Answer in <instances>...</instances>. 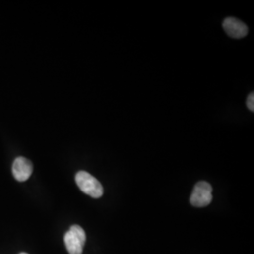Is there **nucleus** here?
<instances>
[{"instance_id": "nucleus-1", "label": "nucleus", "mask_w": 254, "mask_h": 254, "mask_svg": "<svg viewBox=\"0 0 254 254\" xmlns=\"http://www.w3.org/2000/svg\"><path fill=\"white\" fill-rule=\"evenodd\" d=\"M75 182L83 193L94 199H98L103 196L104 189L100 182L90 173L84 171L78 172L75 175Z\"/></svg>"}, {"instance_id": "nucleus-2", "label": "nucleus", "mask_w": 254, "mask_h": 254, "mask_svg": "<svg viewBox=\"0 0 254 254\" xmlns=\"http://www.w3.org/2000/svg\"><path fill=\"white\" fill-rule=\"evenodd\" d=\"M85 242V231L78 225H73L64 236V243L69 254H82Z\"/></svg>"}, {"instance_id": "nucleus-3", "label": "nucleus", "mask_w": 254, "mask_h": 254, "mask_svg": "<svg viewBox=\"0 0 254 254\" xmlns=\"http://www.w3.org/2000/svg\"><path fill=\"white\" fill-rule=\"evenodd\" d=\"M213 189L207 182H199L195 185L191 194L190 203L195 207H205L213 199Z\"/></svg>"}, {"instance_id": "nucleus-4", "label": "nucleus", "mask_w": 254, "mask_h": 254, "mask_svg": "<svg viewBox=\"0 0 254 254\" xmlns=\"http://www.w3.org/2000/svg\"><path fill=\"white\" fill-rule=\"evenodd\" d=\"M32 163L25 157L19 156L12 164V174L17 181H27L32 174Z\"/></svg>"}, {"instance_id": "nucleus-5", "label": "nucleus", "mask_w": 254, "mask_h": 254, "mask_svg": "<svg viewBox=\"0 0 254 254\" xmlns=\"http://www.w3.org/2000/svg\"><path fill=\"white\" fill-rule=\"evenodd\" d=\"M223 28L228 35L235 39L243 38L248 34V27L245 24L234 17H229L223 21Z\"/></svg>"}, {"instance_id": "nucleus-6", "label": "nucleus", "mask_w": 254, "mask_h": 254, "mask_svg": "<svg viewBox=\"0 0 254 254\" xmlns=\"http://www.w3.org/2000/svg\"><path fill=\"white\" fill-rule=\"evenodd\" d=\"M247 107L248 109H250L252 112L254 111V92H252L249 97H248V100H247Z\"/></svg>"}, {"instance_id": "nucleus-7", "label": "nucleus", "mask_w": 254, "mask_h": 254, "mask_svg": "<svg viewBox=\"0 0 254 254\" xmlns=\"http://www.w3.org/2000/svg\"><path fill=\"white\" fill-rule=\"evenodd\" d=\"M26 254V253H22V254Z\"/></svg>"}]
</instances>
